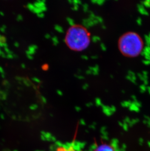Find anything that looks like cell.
<instances>
[{
    "instance_id": "52a82bcc",
    "label": "cell",
    "mask_w": 150,
    "mask_h": 151,
    "mask_svg": "<svg viewBox=\"0 0 150 151\" xmlns=\"http://www.w3.org/2000/svg\"><path fill=\"white\" fill-rule=\"evenodd\" d=\"M79 151L78 150H76L75 149L73 148V147H69L68 148H66L64 147H59L57 149V151Z\"/></svg>"
},
{
    "instance_id": "30bf717a",
    "label": "cell",
    "mask_w": 150,
    "mask_h": 151,
    "mask_svg": "<svg viewBox=\"0 0 150 151\" xmlns=\"http://www.w3.org/2000/svg\"><path fill=\"white\" fill-rule=\"evenodd\" d=\"M54 29L59 33H62L64 32V29H62V27L61 26L58 25V24L55 25L54 27Z\"/></svg>"
},
{
    "instance_id": "7c38bea8",
    "label": "cell",
    "mask_w": 150,
    "mask_h": 151,
    "mask_svg": "<svg viewBox=\"0 0 150 151\" xmlns=\"http://www.w3.org/2000/svg\"><path fill=\"white\" fill-rule=\"evenodd\" d=\"M91 40L93 43H97L98 42L101 41V38L98 36H94L92 37Z\"/></svg>"
},
{
    "instance_id": "836d02e7",
    "label": "cell",
    "mask_w": 150,
    "mask_h": 151,
    "mask_svg": "<svg viewBox=\"0 0 150 151\" xmlns=\"http://www.w3.org/2000/svg\"><path fill=\"white\" fill-rule=\"evenodd\" d=\"M68 3H69L70 4H73V1L71 0H69L68 1Z\"/></svg>"
},
{
    "instance_id": "5bb4252c",
    "label": "cell",
    "mask_w": 150,
    "mask_h": 151,
    "mask_svg": "<svg viewBox=\"0 0 150 151\" xmlns=\"http://www.w3.org/2000/svg\"><path fill=\"white\" fill-rule=\"evenodd\" d=\"M27 7L28 9L31 11V12H33V10H34V9H35V6H34V4H27Z\"/></svg>"
},
{
    "instance_id": "ac0fdd59",
    "label": "cell",
    "mask_w": 150,
    "mask_h": 151,
    "mask_svg": "<svg viewBox=\"0 0 150 151\" xmlns=\"http://www.w3.org/2000/svg\"><path fill=\"white\" fill-rule=\"evenodd\" d=\"M89 17L91 19H95L96 18V15H95V14L94 13V12H89Z\"/></svg>"
},
{
    "instance_id": "7a4b0ae2",
    "label": "cell",
    "mask_w": 150,
    "mask_h": 151,
    "mask_svg": "<svg viewBox=\"0 0 150 151\" xmlns=\"http://www.w3.org/2000/svg\"><path fill=\"white\" fill-rule=\"evenodd\" d=\"M64 41L72 50L82 51L89 46L90 34L85 27L75 25L68 29Z\"/></svg>"
},
{
    "instance_id": "f546056e",
    "label": "cell",
    "mask_w": 150,
    "mask_h": 151,
    "mask_svg": "<svg viewBox=\"0 0 150 151\" xmlns=\"http://www.w3.org/2000/svg\"><path fill=\"white\" fill-rule=\"evenodd\" d=\"M57 93H58V94L60 95V96H61V95H62V93L61 92V91L59 90H58V91H57Z\"/></svg>"
},
{
    "instance_id": "e575fe53",
    "label": "cell",
    "mask_w": 150,
    "mask_h": 151,
    "mask_svg": "<svg viewBox=\"0 0 150 151\" xmlns=\"http://www.w3.org/2000/svg\"><path fill=\"white\" fill-rule=\"evenodd\" d=\"M22 67H23V68H26L25 65H22Z\"/></svg>"
},
{
    "instance_id": "7402d4cb",
    "label": "cell",
    "mask_w": 150,
    "mask_h": 151,
    "mask_svg": "<svg viewBox=\"0 0 150 151\" xmlns=\"http://www.w3.org/2000/svg\"><path fill=\"white\" fill-rule=\"evenodd\" d=\"M81 59H83V60H88V56H87L86 55H83L81 56Z\"/></svg>"
},
{
    "instance_id": "d4e9b609",
    "label": "cell",
    "mask_w": 150,
    "mask_h": 151,
    "mask_svg": "<svg viewBox=\"0 0 150 151\" xmlns=\"http://www.w3.org/2000/svg\"><path fill=\"white\" fill-rule=\"evenodd\" d=\"M76 77L77 78L79 79H80V80H82V79H84V77L83 76H79V75L76 76Z\"/></svg>"
},
{
    "instance_id": "3957f363",
    "label": "cell",
    "mask_w": 150,
    "mask_h": 151,
    "mask_svg": "<svg viewBox=\"0 0 150 151\" xmlns=\"http://www.w3.org/2000/svg\"><path fill=\"white\" fill-rule=\"evenodd\" d=\"M93 151H116L113 146L106 143H102L96 146Z\"/></svg>"
},
{
    "instance_id": "d6986e66",
    "label": "cell",
    "mask_w": 150,
    "mask_h": 151,
    "mask_svg": "<svg viewBox=\"0 0 150 151\" xmlns=\"http://www.w3.org/2000/svg\"><path fill=\"white\" fill-rule=\"evenodd\" d=\"M100 46H101V50H102L103 51H106L107 49H106V46H105L104 44V43H101V45H100Z\"/></svg>"
},
{
    "instance_id": "2e32d148",
    "label": "cell",
    "mask_w": 150,
    "mask_h": 151,
    "mask_svg": "<svg viewBox=\"0 0 150 151\" xmlns=\"http://www.w3.org/2000/svg\"><path fill=\"white\" fill-rule=\"evenodd\" d=\"M95 19L99 22V24H102V23L104 22V20H103V19L101 17H100V16H96Z\"/></svg>"
},
{
    "instance_id": "603a6c76",
    "label": "cell",
    "mask_w": 150,
    "mask_h": 151,
    "mask_svg": "<svg viewBox=\"0 0 150 151\" xmlns=\"http://www.w3.org/2000/svg\"><path fill=\"white\" fill-rule=\"evenodd\" d=\"M33 80H34V81L35 82H37V83H40V79H39L38 78H36V77H34L33 78Z\"/></svg>"
},
{
    "instance_id": "8fae6325",
    "label": "cell",
    "mask_w": 150,
    "mask_h": 151,
    "mask_svg": "<svg viewBox=\"0 0 150 151\" xmlns=\"http://www.w3.org/2000/svg\"><path fill=\"white\" fill-rule=\"evenodd\" d=\"M67 21L68 22V24H69L70 26H71V27H74L76 24H75V22H74V20L73 19L70 18V17H68L66 18Z\"/></svg>"
},
{
    "instance_id": "4dcf8cb0",
    "label": "cell",
    "mask_w": 150,
    "mask_h": 151,
    "mask_svg": "<svg viewBox=\"0 0 150 151\" xmlns=\"http://www.w3.org/2000/svg\"><path fill=\"white\" fill-rule=\"evenodd\" d=\"M98 56L97 55H94L92 56V58L93 59H98Z\"/></svg>"
},
{
    "instance_id": "484cf974",
    "label": "cell",
    "mask_w": 150,
    "mask_h": 151,
    "mask_svg": "<svg viewBox=\"0 0 150 151\" xmlns=\"http://www.w3.org/2000/svg\"><path fill=\"white\" fill-rule=\"evenodd\" d=\"M42 68H43V70H48V66L47 64L44 65L42 67Z\"/></svg>"
},
{
    "instance_id": "9c48e42d",
    "label": "cell",
    "mask_w": 150,
    "mask_h": 151,
    "mask_svg": "<svg viewBox=\"0 0 150 151\" xmlns=\"http://www.w3.org/2000/svg\"><path fill=\"white\" fill-rule=\"evenodd\" d=\"M91 3L93 4H96L99 6H102L105 3L104 0H93L91 1Z\"/></svg>"
},
{
    "instance_id": "1f68e13d",
    "label": "cell",
    "mask_w": 150,
    "mask_h": 151,
    "mask_svg": "<svg viewBox=\"0 0 150 151\" xmlns=\"http://www.w3.org/2000/svg\"><path fill=\"white\" fill-rule=\"evenodd\" d=\"M27 57H28L29 59H32L33 58V57L32 55H27Z\"/></svg>"
},
{
    "instance_id": "d6a6232c",
    "label": "cell",
    "mask_w": 150,
    "mask_h": 151,
    "mask_svg": "<svg viewBox=\"0 0 150 151\" xmlns=\"http://www.w3.org/2000/svg\"><path fill=\"white\" fill-rule=\"evenodd\" d=\"M101 28L102 29H106V26L105 25H104L103 24H102V25H101Z\"/></svg>"
},
{
    "instance_id": "cb8c5ba5",
    "label": "cell",
    "mask_w": 150,
    "mask_h": 151,
    "mask_svg": "<svg viewBox=\"0 0 150 151\" xmlns=\"http://www.w3.org/2000/svg\"><path fill=\"white\" fill-rule=\"evenodd\" d=\"M37 16L38 17H39V18H44V13L42 12V13H39L38 14H37Z\"/></svg>"
},
{
    "instance_id": "f1b7e54d",
    "label": "cell",
    "mask_w": 150,
    "mask_h": 151,
    "mask_svg": "<svg viewBox=\"0 0 150 151\" xmlns=\"http://www.w3.org/2000/svg\"><path fill=\"white\" fill-rule=\"evenodd\" d=\"M18 20H20V21L23 20V17H22L21 15H19V16H18Z\"/></svg>"
},
{
    "instance_id": "6da1fadb",
    "label": "cell",
    "mask_w": 150,
    "mask_h": 151,
    "mask_svg": "<svg viewBox=\"0 0 150 151\" xmlns=\"http://www.w3.org/2000/svg\"><path fill=\"white\" fill-rule=\"evenodd\" d=\"M118 47L123 55L129 58H136L143 52L145 42L139 33L135 32H128L120 36Z\"/></svg>"
},
{
    "instance_id": "8992f818",
    "label": "cell",
    "mask_w": 150,
    "mask_h": 151,
    "mask_svg": "<svg viewBox=\"0 0 150 151\" xmlns=\"http://www.w3.org/2000/svg\"><path fill=\"white\" fill-rule=\"evenodd\" d=\"M89 69L92 72V74H93L94 76H97L99 73V66L96 65L94 67H90Z\"/></svg>"
},
{
    "instance_id": "ffe728a7",
    "label": "cell",
    "mask_w": 150,
    "mask_h": 151,
    "mask_svg": "<svg viewBox=\"0 0 150 151\" xmlns=\"http://www.w3.org/2000/svg\"><path fill=\"white\" fill-rule=\"evenodd\" d=\"M79 8V6L78 5H76V4H74L73 6L72 7V9L74 11H76L78 10V9Z\"/></svg>"
},
{
    "instance_id": "277c9868",
    "label": "cell",
    "mask_w": 150,
    "mask_h": 151,
    "mask_svg": "<svg viewBox=\"0 0 150 151\" xmlns=\"http://www.w3.org/2000/svg\"><path fill=\"white\" fill-rule=\"evenodd\" d=\"M93 20V19L90 18L89 17L88 18L83 19V20H82V24H83L84 27H85V29H88V28H90V27H92L94 26H95Z\"/></svg>"
},
{
    "instance_id": "44dd1931",
    "label": "cell",
    "mask_w": 150,
    "mask_h": 151,
    "mask_svg": "<svg viewBox=\"0 0 150 151\" xmlns=\"http://www.w3.org/2000/svg\"><path fill=\"white\" fill-rule=\"evenodd\" d=\"M89 88V85L88 84H84L82 86V88L84 90H86Z\"/></svg>"
},
{
    "instance_id": "ba28073f",
    "label": "cell",
    "mask_w": 150,
    "mask_h": 151,
    "mask_svg": "<svg viewBox=\"0 0 150 151\" xmlns=\"http://www.w3.org/2000/svg\"><path fill=\"white\" fill-rule=\"evenodd\" d=\"M45 1H36L34 3V5L35 6L38 8H41L45 6Z\"/></svg>"
},
{
    "instance_id": "83f0119b",
    "label": "cell",
    "mask_w": 150,
    "mask_h": 151,
    "mask_svg": "<svg viewBox=\"0 0 150 151\" xmlns=\"http://www.w3.org/2000/svg\"><path fill=\"white\" fill-rule=\"evenodd\" d=\"M86 74H88V75H90V74H92V72H91V71L89 69H88L87 70H86Z\"/></svg>"
},
{
    "instance_id": "9a60e30c",
    "label": "cell",
    "mask_w": 150,
    "mask_h": 151,
    "mask_svg": "<svg viewBox=\"0 0 150 151\" xmlns=\"http://www.w3.org/2000/svg\"><path fill=\"white\" fill-rule=\"evenodd\" d=\"M82 6H83V10H84V12L86 13V12H88V8H89V6H88V4H86V3L84 4Z\"/></svg>"
},
{
    "instance_id": "4316f807",
    "label": "cell",
    "mask_w": 150,
    "mask_h": 151,
    "mask_svg": "<svg viewBox=\"0 0 150 151\" xmlns=\"http://www.w3.org/2000/svg\"><path fill=\"white\" fill-rule=\"evenodd\" d=\"M44 37H45V38L46 39H49L51 38V35L47 33V34H45Z\"/></svg>"
},
{
    "instance_id": "5b68a950",
    "label": "cell",
    "mask_w": 150,
    "mask_h": 151,
    "mask_svg": "<svg viewBox=\"0 0 150 151\" xmlns=\"http://www.w3.org/2000/svg\"><path fill=\"white\" fill-rule=\"evenodd\" d=\"M37 46L35 45H33L29 47V50L26 51V54L27 55H33L35 53L36 50H37Z\"/></svg>"
},
{
    "instance_id": "4fadbf2b",
    "label": "cell",
    "mask_w": 150,
    "mask_h": 151,
    "mask_svg": "<svg viewBox=\"0 0 150 151\" xmlns=\"http://www.w3.org/2000/svg\"><path fill=\"white\" fill-rule=\"evenodd\" d=\"M52 41L53 44L54 46H57L59 44V39L56 36H54L52 38Z\"/></svg>"
},
{
    "instance_id": "e0dca14e",
    "label": "cell",
    "mask_w": 150,
    "mask_h": 151,
    "mask_svg": "<svg viewBox=\"0 0 150 151\" xmlns=\"http://www.w3.org/2000/svg\"><path fill=\"white\" fill-rule=\"evenodd\" d=\"M81 4V1H79V0H74V1H73V5L76 4V5L79 6Z\"/></svg>"
}]
</instances>
